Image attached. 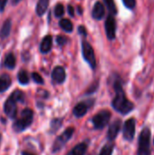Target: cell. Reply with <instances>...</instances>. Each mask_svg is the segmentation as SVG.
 Here are the masks:
<instances>
[{"instance_id":"obj_1","label":"cell","mask_w":154,"mask_h":155,"mask_svg":"<svg viewBox=\"0 0 154 155\" xmlns=\"http://www.w3.org/2000/svg\"><path fill=\"white\" fill-rule=\"evenodd\" d=\"M115 90V97L112 102V105L115 111L122 114H127L134 109V104L129 101L124 94L120 80H116L113 84Z\"/></svg>"},{"instance_id":"obj_2","label":"cell","mask_w":154,"mask_h":155,"mask_svg":"<svg viewBox=\"0 0 154 155\" xmlns=\"http://www.w3.org/2000/svg\"><path fill=\"white\" fill-rule=\"evenodd\" d=\"M151 130L144 127L139 136V149L138 155H151Z\"/></svg>"},{"instance_id":"obj_3","label":"cell","mask_w":154,"mask_h":155,"mask_svg":"<svg viewBox=\"0 0 154 155\" xmlns=\"http://www.w3.org/2000/svg\"><path fill=\"white\" fill-rule=\"evenodd\" d=\"M33 111L30 109H25L22 112L20 119L16 120L14 124V130L15 132H22L25 129H26L33 122Z\"/></svg>"},{"instance_id":"obj_4","label":"cell","mask_w":154,"mask_h":155,"mask_svg":"<svg viewBox=\"0 0 154 155\" xmlns=\"http://www.w3.org/2000/svg\"><path fill=\"white\" fill-rule=\"evenodd\" d=\"M82 52H83V56H84V60L89 64V65L93 69H94L96 67L95 54H94V51H93L92 45L88 42L84 41L82 43Z\"/></svg>"},{"instance_id":"obj_5","label":"cell","mask_w":154,"mask_h":155,"mask_svg":"<svg viewBox=\"0 0 154 155\" xmlns=\"http://www.w3.org/2000/svg\"><path fill=\"white\" fill-rule=\"evenodd\" d=\"M74 129L70 127L68 129H66L62 135H60L56 140L55 142L54 143V145H53V148H52V151L53 153H56L58 151H60L64 145L65 143L68 142V140L71 139V137L73 136L74 134Z\"/></svg>"},{"instance_id":"obj_6","label":"cell","mask_w":154,"mask_h":155,"mask_svg":"<svg viewBox=\"0 0 154 155\" xmlns=\"http://www.w3.org/2000/svg\"><path fill=\"white\" fill-rule=\"evenodd\" d=\"M111 116H112L111 113L109 111H106V110L101 111L99 114L94 115L93 117V120H92L94 128L95 129H103V128H104L108 124V123H109V121L111 119Z\"/></svg>"},{"instance_id":"obj_7","label":"cell","mask_w":154,"mask_h":155,"mask_svg":"<svg viewBox=\"0 0 154 155\" xmlns=\"http://www.w3.org/2000/svg\"><path fill=\"white\" fill-rule=\"evenodd\" d=\"M135 120L133 118H130L128 119L123 125V138L126 141L132 142L134 138V134H135Z\"/></svg>"},{"instance_id":"obj_8","label":"cell","mask_w":154,"mask_h":155,"mask_svg":"<svg viewBox=\"0 0 154 155\" xmlns=\"http://www.w3.org/2000/svg\"><path fill=\"white\" fill-rule=\"evenodd\" d=\"M105 32L108 39L113 40L116 35V22L113 15H109L105 21Z\"/></svg>"},{"instance_id":"obj_9","label":"cell","mask_w":154,"mask_h":155,"mask_svg":"<svg viewBox=\"0 0 154 155\" xmlns=\"http://www.w3.org/2000/svg\"><path fill=\"white\" fill-rule=\"evenodd\" d=\"M4 110L5 114L11 118L14 119L16 116L17 113V106H16V102H15L12 98H9L5 101V105H4Z\"/></svg>"},{"instance_id":"obj_10","label":"cell","mask_w":154,"mask_h":155,"mask_svg":"<svg viewBox=\"0 0 154 155\" xmlns=\"http://www.w3.org/2000/svg\"><path fill=\"white\" fill-rule=\"evenodd\" d=\"M121 126H122L121 120H115L110 125L109 130H108V134H107V138L109 141H113L117 137V135L121 130Z\"/></svg>"},{"instance_id":"obj_11","label":"cell","mask_w":154,"mask_h":155,"mask_svg":"<svg viewBox=\"0 0 154 155\" xmlns=\"http://www.w3.org/2000/svg\"><path fill=\"white\" fill-rule=\"evenodd\" d=\"M66 77L65 74V71L62 66H56L53 72H52V78L54 82L58 83V84H62L64 82Z\"/></svg>"},{"instance_id":"obj_12","label":"cell","mask_w":154,"mask_h":155,"mask_svg":"<svg viewBox=\"0 0 154 155\" xmlns=\"http://www.w3.org/2000/svg\"><path fill=\"white\" fill-rule=\"evenodd\" d=\"M93 17L96 20H101L104 15V6L101 2H96L93 8Z\"/></svg>"},{"instance_id":"obj_13","label":"cell","mask_w":154,"mask_h":155,"mask_svg":"<svg viewBox=\"0 0 154 155\" xmlns=\"http://www.w3.org/2000/svg\"><path fill=\"white\" fill-rule=\"evenodd\" d=\"M53 45V39L51 35H46L40 45V51L44 54L48 53Z\"/></svg>"},{"instance_id":"obj_14","label":"cell","mask_w":154,"mask_h":155,"mask_svg":"<svg viewBox=\"0 0 154 155\" xmlns=\"http://www.w3.org/2000/svg\"><path fill=\"white\" fill-rule=\"evenodd\" d=\"M48 5H49V0H39L37 2L36 8H35V12L37 15L42 16L46 12Z\"/></svg>"},{"instance_id":"obj_15","label":"cell","mask_w":154,"mask_h":155,"mask_svg":"<svg viewBox=\"0 0 154 155\" xmlns=\"http://www.w3.org/2000/svg\"><path fill=\"white\" fill-rule=\"evenodd\" d=\"M87 109H88V107L84 103H79L74 108L73 113L76 117H82L87 113Z\"/></svg>"},{"instance_id":"obj_16","label":"cell","mask_w":154,"mask_h":155,"mask_svg":"<svg viewBox=\"0 0 154 155\" xmlns=\"http://www.w3.org/2000/svg\"><path fill=\"white\" fill-rule=\"evenodd\" d=\"M11 78L8 74H3L0 76V93L7 90L11 85Z\"/></svg>"},{"instance_id":"obj_17","label":"cell","mask_w":154,"mask_h":155,"mask_svg":"<svg viewBox=\"0 0 154 155\" xmlns=\"http://www.w3.org/2000/svg\"><path fill=\"white\" fill-rule=\"evenodd\" d=\"M10 31H11V21L10 20H6L0 31V37L2 39H5L6 37H8V35H10Z\"/></svg>"},{"instance_id":"obj_18","label":"cell","mask_w":154,"mask_h":155,"mask_svg":"<svg viewBox=\"0 0 154 155\" xmlns=\"http://www.w3.org/2000/svg\"><path fill=\"white\" fill-rule=\"evenodd\" d=\"M87 146L85 143H80L77 144L69 153L68 155H84L86 153Z\"/></svg>"},{"instance_id":"obj_19","label":"cell","mask_w":154,"mask_h":155,"mask_svg":"<svg viewBox=\"0 0 154 155\" xmlns=\"http://www.w3.org/2000/svg\"><path fill=\"white\" fill-rule=\"evenodd\" d=\"M60 26L65 31V32H72L73 31V28H74V25L72 24V22L69 20V19H62L59 23Z\"/></svg>"},{"instance_id":"obj_20","label":"cell","mask_w":154,"mask_h":155,"mask_svg":"<svg viewBox=\"0 0 154 155\" xmlns=\"http://www.w3.org/2000/svg\"><path fill=\"white\" fill-rule=\"evenodd\" d=\"M5 65L9 68L13 69L15 66V57L13 54H8L5 59Z\"/></svg>"},{"instance_id":"obj_21","label":"cell","mask_w":154,"mask_h":155,"mask_svg":"<svg viewBox=\"0 0 154 155\" xmlns=\"http://www.w3.org/2000/svg\"><path fill=\"white\" fill-rule=\"evenodd\" d=\"M18 81L21 84H26L29 82V76L26 71L22 70L18 73Z\"/></svg>"},{"instance_id":"obj_22","label":"cell","mask_w":154,"mask_h":155,"mask_svg":"<svg viewBox=\"0 0 154 155\" xmlns=\"http://www.w3.org/2000/svg\"><path fill=\"white\" fill-rule=\"evenodd\" d=\"M110 14L111 15H116L117 14V8H116V5H115V3L113 0H103Z\"/></svg>"},{"instance_id":"obj_23","label":"cell","mask_w":154,"mask_h":155,"mask_svg":"<svg viewBox=\"0 0 154 155\" xmlns=\"http://www.w3.org/2000/svg\"><path fill=\"white\" fill-rule=\"evenodd\" d=\"M10 98H12L15 102H23L24 101V94L23 92L19 91V90H16L15 92L12 93Z\"/></svg>"},{"instance_id":"obj_24","label":"cell","mask_w":154,"mask_h":155,"mask_svg":"<svg viewBox=\"0 0 154 155\" xmlns=\"http://www.w3.org/2000/svg\"><path fill=\"white\" fill-rule=\"evenodd\" d=\"M113 152V144L108 143L103 146V148L101 150L99 155H112Z\"/></svg>"},{"instance_id":"obj_25","label":"cell","mask_w":154,"mask_h":155,"mask_svg":"<svg viewBox=\"0 0 154 155\" xmlns=\"http://www.w3.org/2000/svg\"><path fill=\"white\" fill-rule=\"evenodd\" d=\"M64 8L63 5L62 4L56 5L55 7H54V15H55V16L60 17V16H62L64 15Z\"/></svg>"},{"instance_id":"obj_26","label":"cell","mask_w":154,"mask_h":155,"mask_svg":"<svg viewBox=\"0 0 154 155\" xmlns=\"http://www.w3.org/2000/svg\"><path fill=\"white\" fill-rule=\"evenodd\" d=\"M124 5L129 9H133L136 5V0H123Z\"/></svg>"},{"instance_id":"obj_27","label":"cell","mask_w":154,"mask_h":155,"mask_svg":"<svg viewBox=\"0 0 154 155\" xmlns=\"http://www.w3.org/2000/svg\"><path fill=\"white\" fill-rule=\"evenodd\" d=\"M32 78H33V80L35 82V83H37V84H43L44 83V80H43V78H42V76L39 74H37V73H33L32 74Z\"/></svg>"},{"instance_id":"obj_28","label":"cell","mask_w":154,"mask_h":155,"mask_svg":"<svg viewBox=\"0 0 154 155\" xmlns=\"http://www.w3.org/2000/svg\"><path fill=\"white\" fill-rule=\"evenodd\" d=\"M56 42L59 45H64L67 42V38L64 35H58L56 38Z\"/></svg>"},{"instance_id":"obj_29","label":"cell","mask_w":154,"mask_h":155,"mask_svg":"<svg viewBox=\"0 0 154 155\" xmlns=\"http://www.w3.org/2000/svg\"><path fill=\"white\" fill-rule=\"evenodd\" d=\"M60 125H61V121L60 120H54L52 123H51V128L53 129L54 128V131H56L58 128H60Z\"/></svg>"},{"instance_id":"obj_30","label":"cell","mask_w":154,"mask_h":155,"mask_svg":"<svg viewBox=\"0 0 154 155\" xmlns=\"http://www.w3.org/2000/svg\"><path fill=\"white\" fill-rule=\"evenodd\" d=\"M8 0H0V12H3Z\"/></svg>"},{"instance_id":"obj_31","label":"cell","mask_w":154,"mask_h":155,"mask_svg":"<svg viewBox=\"0 0 154 155\" xmlns=\"http://www.w3.org/2000/svg\"><path fill=\"white\" fill-rule=\"evenodd\" d=\"M68 12H69V15L71 16L74 15V7L72 5H68Z\"/></svg>"},{"instance_id":"obj_32","label":"cell","mask_w":154,"mask_h":155,"mask_svg":"<svg viewBox=\"0 0 154 155\" xmlns=\"http://www.w3.org/2000/svg\"><path fill=\"white\" fill-rule=\"evenodd\" d=\"M79 32L83 34L84 35H86V30L84 26H79Z\"/></svg>"},{"instance_id":"obj_33","label":"cell","mask_w":154,"mask_h":155,"mask_svg":"<svg viewBox=\"0 0 154 155\" xmlns=\"http://www.w3.org/2000/svg\"><path fill=\"white\" fill-rule=\"evenodd\" d=\"M20 1H22V0H12V3H13V5H16V4H18Z\"/></svg>"},{"instance_id":"obj_34","label":"cell","mask_w":154,"mask_h":155,"mask_svg":"<svg viewBox=\"0 0 154 155\" xmlns=\"http://www.w3.org/2000/svg\"><path fill=\"white\" fill-rule=\"evenodd\" d=\"M22 155H34V154H32V153H27V152H23V153H22Z\"/></svg>"},{"instance_id":"obj_35","label":"cell","mask_w":154,"mask_h":155,"mask_svg":"<svg viewBox=\"0 0 154 155\" xmlns=\"http://www.w3.org/2000/svg\"><path fill=\"white\" fill-rule=\"evenodd\" d=\"M0 138H1V136H0Z\"/></svg>"},{"instance_id":"obj_36","label":"cell","mask_w":154,"mask_h":155,"mask_svg":"<svg viewBox=\"0 0 154 155\" xmlns=\"http://www.w3.org/2000/svg\"><path fill=\"white\" fill-rule=\"evenodd\" d=\"M153 143H154V140H153Z\"/></svg>"}]
</instances>
